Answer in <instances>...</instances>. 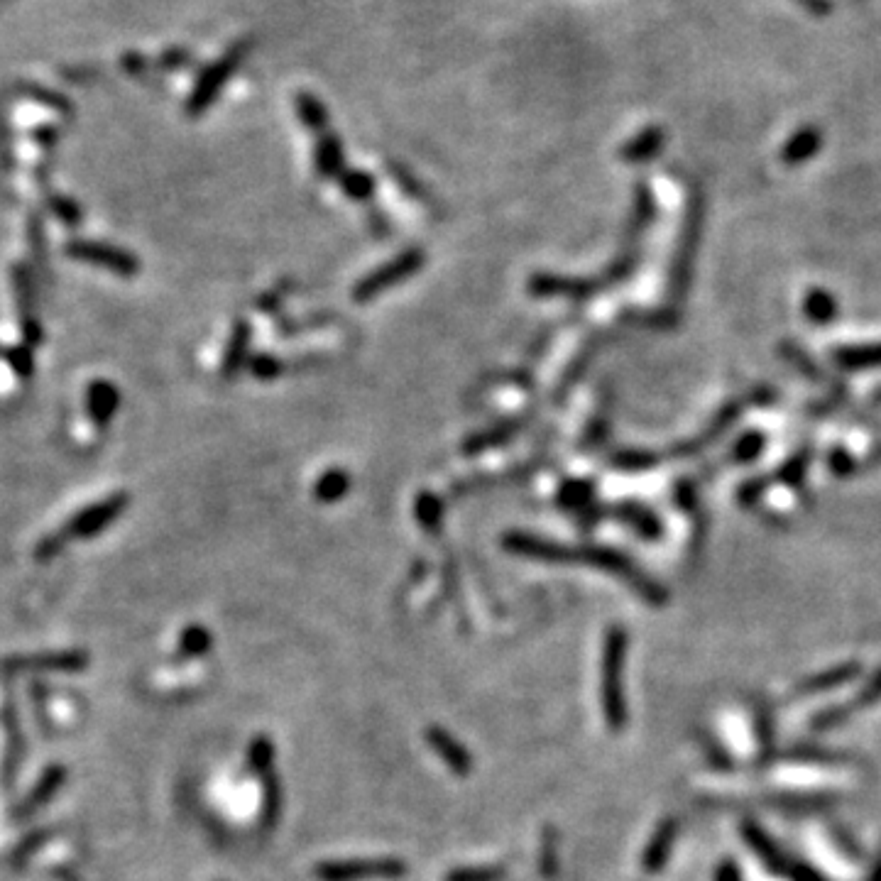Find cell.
<instances>
[{"mask_svg":"<svg viewBox=\"0 0 881 881\" xmlns=\"http://www.w3.org/2000/svg\"><path fill=\"white\" fill-rule=\"evenodd\" d=\"M627 644H629V634L625 629L617 625L607 629L605 649H603V688H600V696H603V713L612 732L625 730L629 718L625 688H622Z\"/></svg>","mask_w":881,"mask_h":881,"instance_id":"6da1fadb","label":"cell"},{"mask_svg":"<svg viewBox=\"0 0 881 881\" xmlns=\"http://www.w3.org/2000/svg\"><path fill=\"white\" fill-rule=\"evenodd\" d=\"M248 52H250L248 40L235 42V45L228 49L221 59H216L211 67H206L204 71H201L199 81H196L194 91H191L189 101H186V111H189V116H199V113H204L206 108L216 101L218 93H221L223 86L228 84V79H231L235 71H238L240 64H243V59L248 57Z\"/></svg>","mask_w":881,"mask_h":881,"instance_id":"7a4b0ae2","label":"cell"},{"mask_svg":"<svg viewBox=\"0 0 881 881\" xmlns=\"http://www.w3.org/2000/svg\"><path fill=\"white\" fill-rule=\"evenodd\" d=\"M700 231H703V196L696 194L691 196V204H688L681 243H678L676 260H673V270H671L673 297H683V292L688 289V279H691L693 260H696V250L700 243Z\"/></svg>","mask_w":881,"mask_h":881,"instance_id":"3957f363","label":"cell"},{"mask_svg":"<svg viewBox=\"0 0 881 881\" xmlns=\"http://www.w3.org/2000/svg\"><path fill=\"white\" fill-rule=\"evenodd\" d=\"M67 255L71 260L89 262V265H98L103 270L116 272L120 277H133L135 272H140V260L128 250H120L116 245L108 243H96V240H71L67 243Z\"/></svg>","mask_w":881,"mask_h":881,"instance_id":"277c9868","label":"cell"},{"mask_svg":"<svg viewBox=\"0 0 881 881\" xmlns=\"http://www.w3.org/2000/svg\"><path fill=\"white\" fill-rule=\"evenodd\" d=\"M407 872L402 859H355V862H326L316 869L321 881H360L390 879Z\"/></svg>","mask_w":881,"mask_h":881,"instance_id":"5b68a950","label":"cell"},{"mask_svg":"<svg viewBox=\"0 0 881 881\" xmlns=\"http://www.w3.org/2000/svg\"><path fill=\"white\" fill-rule=\"evenodd\" d=\"M125 507H128V495H123V492L106 497L103 502H96V505L74 514L67 522V527L62 529V534L67 539H89V536L101 534L108 524L116 522L120 514L125 512Z\"/></svg>","mask_w":881,"mask_h":881,"instance_id":"8992f818","label":"cell"},{"mask_svg":"<svg viewBox=\"0 0 881 881\" xmlns=\"http://www.w3.org/2000/svg\"><path fill=\"white\" fill-rule=\"evenodd\" d=\"M421 265H424V253H421V250H417V248L407 250V253L399 255L397 260L387 262V265H382L380 270L372 272L370 277H365L363 282H358V287L353 289V299L355 302H368V299L377 297L382 289H387V287H392V284H399L402 279L412 277Z\"/></svg>","mask_w":881,"mask_h":881,"instance_id":"52a82bcc","label":"cell"},{"mask_svg":"<svg viewBox=\"0 0 881 881\" xmlns=\"http://www.w3.org/2000/svg\"><path fill=\"white\" fill-rule=\"evenodd\" d=\"M13 289L20 311V328H23L25 346H42L45 343V331H42L40 319L35 316V287H32V275L25 265L13 267Z\"/></svg>","mask_w":881,"mask_h":881,"instance_id":"ba28073f","label":"cell"},{"mask_svg":"<svg viewBox=\"0 0 881 881\" xmlns=\"http://www.w3.org/2000/svg\"><path fill=\"white\" fill-rule=\"evenodd\" d=\"M877 700H881V669L874 673L872 681H869L855 698L847 700L845 705H837V708L823 710L820 715H815L813 730L820 732V730H830V727L842 725V722H845L847 718H852V715L859 713V710L869 708V705H874Z\"/></svg>","mask_w":881,"mask_h":881,"instance_id":"9c48e42d","label":"cell"},{"mask_svg":"<svg viewBox=\"0 0 881 881\" xmlns=\"http://www.w3.org/2000/svg\"><path fill=\"white\" fill-rule=\"evenodd\" d=\"M740 414H742V399H732V402H727L725 407H722L720 412L715 414L713 421H710L708 429H705L703 434L696 436V439H691V441H686V443H681V446L673 448L671 456L673 458H688V456H696V453H700V451H705V448H708L710 443L718 441L720 436L725 434V431L730 429V426L735 424L737 419H740Z\"/></svg>","mask_w":881,"mask_h":881,"instance_id":"30bf717a","label":"cell"},{"mask_svg":"<svg viewBox=\"0 0 881 881\" xmlns=\"http://www.w3.org/2000/svg\"><path fill=\"white\" fill-rule=\"evenodd\" d=\"M3 666L10 671H81L86 666V656L79 654V651L25 656V659L5 661Z\"/></svg>","mask_w":881,"mask_h":881,"instance_id":"8fae6325","label":"cell"},{"mask_svg":"<svg viewBox=\"0 0 881 881\" xmlns=\"http://www.w3.org/2000/svg\"><path fill=\"white\" fill-rule=\"evenodd\" d=\"M532 292L536 297H571V299H585L593 297V292L598 289V284L588 282V279H561L551 275H539L532 279Z\"/></svg>","mask_w":881,"mask_h":881,"instance_id":"7c38bea8","label":"cell"},{"mask_svg":"<svg viewBox=\"0 0 881 881\" xmlns=\"http://www.w3.org/2000/svg\"><path fill=\"white\" fill-rule=\"evenodd\" d=\"M120 407V392L116 385L106 380H96L89 385L86 392V409H89V417L96 426H106L113 419V414Z\"/></svg>","mask_w":881,"mask_h":881,"instance_id":"4fadbf2b","label":"cell"},{"mask_svg":"<svg viewBox=\"0 0 881 881\" xmlns=\"http://www.w3.org/2000/svg\"><path fill=\"white\" fill-rule=\"evenodd\" d=\"M742 835H744V840H747V845L754 850V855L762 859V864L766 869H771V872H776V874L789 872V867H791L789 859L781 855L779 847L771 842V837L766 835L759 825H754L752 820H747V823L742 825Z\"/></svg>","mask_w":881,"mask_h":881,"instance_id":"5bb4252c","label":"cell"},{"mask_svg":"<svg viewBox=\"0 0 881 881\" xmlns=\"http://www.w3.org/2000/svg\"><path fill=\"white\" fill-rule=\"evenodd\" d=\"M823 147V133H820L815 125H803L796 133L786 140V145L781 147V162L789 164V167H798V164L808 162L815 157V152Z\"/></svg>","mask_w":881,"mask_h":881,"instance_id":"9a60e30c","label":"cell"},{"mask_svg":"<svg viewBox=\"0 0 881 881\" xmlns=\"http://www.w3.org/2000/svg\"><path fill=\"white\" fill-rule=\"evenodd\" d=\"M664 142H666L664 130H661L659 125H649V128L639 130L632 140L622 145L620 157L629 164H644L659 155Z\"/></svg>","mask_w":881,"mask_h":881,"instance_id":"2e32d148","label":"cell"},{"mask_svg":"<svg viewBox=\"0 0 881 881\" xmlns=\"http://www.w3.org/2000/svg\"><path fill=\"white\" fill-rule=\"evenodd\" d=\"M833 363L845 372H859L881 368V343H862V346H842L830 353Z\"/></svg>","mask_w":881,"mask_h":881,"instance_id":"e0dca14e","label":"cell"},{"mask_svg":"<svg viewBox=\"0 0 881 881\" xmlns=\"http://www.w3.org/2000/svg\"><path fill=\"white\" fill-rule=\"evenodd\" d=\"M426 740H429L434 752L446 762L448 769L456 771V774L461 776L470 774V769H473V757H470V754L465 752L461 744L453 740L448 732L439 730V727H431V730L426 732Z\"/></svg>","mask_w":881,"mask_h":881,"instance_id":"ac0fdd59","label":"cell"},{"mask_svg":"<svg viewBox=\"0 0 881 881\" xmlns=\"http://www.w3.org/2000/svg\"><path fill=\"white\" fill-rule=\"evenodd\" d=\"M673 840H676V820L669 818L659 825V830H656L654 837H651L649 847L644 850L642 867L647 869V872L654 874L664 867L666 859H669V855H671Z\"/></svg>","mask_w":881,"mask_h":881,"instance_id":"d6986e66","label":"cell"},{"mask_svg":"<svg viewBox=\"0 0 881 881\" xmlns=\"http://www.w3.org/2000/svg\"><path fill=\"white\" fill-rule=\"evenodd\" d=\"M857 676H859V664L835 666V669L818 673V676H813L811 681L801 683L798 693H803V696H813V693L833 691V688H840V686H845V683L855 681Z\"/></svg>","mask_w":881,"mask_h":881,"instance_id":"ffe728a7","label":"cell"},{"mask_svg":"<svg viewBox=\"0 0 881 881\" xmlns=\"http://www.w3.org/2000/svg\"><path fill=\"white\" fill-rule=\"evenodd\" d=\"M316 172L324 179H333L343 172V145L338 140V135L326 133L324 138H319L316 145Z\"/></svg>","mask_w":881,"mask_h":881,"instance_id":"44dd1931","label":"cell"},{"mask_svg":"<svg viewBox=\"0 0 881 881\" xmlns=\"http://www.w3.org/2000/svg\"><path fill=\"white\" fill-rule=\"evenodd\" d=\"M615 514L622 519V522L632 524V529L642 536V539H659L661 536L659 517H656L654 512L644 510V507L637 505V502H625V505L617 507Z\"/></svg>","mask_w":881,"mask_h":881,"instance_id":"7402d4cb","label":"cell"},{"mask_svg":"<svg viewBox=\"0 0 881 881\" xmlns=\"http://www.w3.org/2000/svg\"><path fill=\"white\" fill-rule=\"evenodd\" d=\"M811 461H813L811 446L798 448L796 453H791V456L786 458L779 468H776L774 480H779V483L786 485V487H801L803 483H806V475H808V468H811Z\"/></svg>","mask_w":881,"mask_h":881,"instance_id":"603a6c76","label":"cell"},{"mask_svg":"<svg viewBox=\"0 0 881 881\" xmlns=\"http://www.w3.org/2000/svg\"><path fill=\"white\" fill-rule=\"evenodd\" d=\"M62 781H64V769H62V766H49V769L45 771V776H42V779L37 781L35 789H32L30 796L25 798L23 806L18 808L20 818H27V815L35 813L37 808H40L49 796H54V791H57L59 786H62Z\"/></svg>","mask_w":881,"mask_h":881,"instance_id":"cb8c5ba5","label":"cell"},{"mask_svg":"<svg viewBox=\"0 0 881 881\" xmlns=\"http://www.w3.org/2000/svg\"><path fill=\"white\" fill-rule=\"evenodd\" d=\"M803 314L811 324L825 326L837 316V302L828 289H811V292L803 297Z\"/></svg>","mask_w":881,"mask_h":881,"instance_id":"d4e9b609","label":"cell"},{"mask_svg":"<svg viewBox=\"0 0 881 881\" xmlns=\"http://www.w3.org/2000/svg\"><path fill=\"white\" fill-rule=\"evenodd\" d=\"M250 348V326L245 321H238L233 326L231 343L226 348V358H223V377H233L240 370V365L248 358Z\"/></svg>","mask_w":881,"mask_h":881,"instance_id":"484cf974","label":"cell"},{"mask_svg":"<svg viewBox=\"0 0 881 881\" xmlns=\"http://www.w3.org/2000/svg\"><path fill=\"white\" fill-rule=\"evenodd\" d=\"M781 355H784V358L789 360V363H791L793 368H796L798 372H801V375H806L808 380L818 382V385H825V382H830L828 377H825V372L818 368V363H815V360L811 358V355L806 353V350H801L798 346H793V343H784V346H781ZM830 385L837 387V385H842V382L833 380V382H830Z\"/></svg>","mask_w":881,"mask_h":881,"instance_id":"4316f807","label":"cell"},{"mask_svg":"<svg viewBox=\"0 0 881 881\" xmlns=\"http://www.w3.org/2000/svg\"><path fill=\"white\" fill-rule=\"evenodd\" d=\"M297 113L302 118V123L314 133H321V130L328 125V111L324 103L319 101L316 96L311 93H299L297 96Z\"/></svg>","mask_w":881,"mask_h":881,"instance_id":"83f0119b","label":"cell"},{"mask_svg":"<svg viewBox=\"0 0 881 881\" xmlns=\"http://www.w3.org/2000/svg\"><path fill=\"white\" fill-rule=\"evenodd\" d=\"M348 487H350V478L346 473H343V470H328V473H324L319 478V483H316V487H314V495H316V500L319 502H338L341 500L343 495H346L348 492Z\"/></svg>","mask_w":881,"mask_h":881,"instance_id":"f1b7e54d","label":"cell"},{"mask_svg":"<svg viewBox=\"0 0 881 881\" xmlns=\"http://www.w3.org/2000/svg\"><path fill=\"white\" fill-rule=\"evenodd\" d=\"M651 218H654V196H651V189L647 184H637V189H634V211H632V226H629V231H632V235L644 231V228L651 223Z\"/></svg>","mask_w":881,"mask_h":881,"instance_id":"f546056e","label":"cell"},{"mask_svg":"<svg viewBox=\"0 0 881 881\" xmlns=\"http://www.w3.org/2000/svg\"><path fill=\"white\" fill-rule=\"evenodd\" d=\"M764 446H766V436L762 434V431H747V434H742L740 439L735 441V446H732L730 461H735V463L757 461V458L762 456Z\"/></svg>","mask_w":881,"mask_h":881,"instance_id":"4dcf8cb0","label":"cell"},{"mask_svg":"<svg viewBox=\"0 0 881 881\" xmlns=\"http://www.w3.org/2000/svg\"><path fill=\"white\" fill-rule=\"evenodd\" d=\"M661 458L651 451H620L612 456V465L622 473H644V470L654 468Z\"/></svg>","mask_w":881,"mask_h":881,"instance_id":"1f68e13d","label":"cell"},{"mask_svg":"<svg viewBox=\"0 0 881 881\" xmlns=\"http://www.w3.org/2000/svg\"><path fill=\"white\" fill-rule=\"evenodd\" d=\"M593 500V483H585V480H576V483L563 485L561 490V505H566L573 512H588L585 507Z\"/></svg>","mask_w":881,"mask_h":881,"instance_id":"d6a6232c","label":"cell"},{"mask_svg":"<svg viewBox=\"0 0 881 881\" xmlns=\"http://www.w3.org/2000/svg\"><path fill=\"white\" fill-rule=\"evenodd\" d=\"M47 204H49V211H52L59 221L67 223V226H71V228L81 226V221H84V211H81V206L76 204L74 199H69V196L52 194L47 199Z\"/></svg>","mask_w":881,"mask_h":881,"instance_id":"836d02e7","label":"cell"},{"mask_svg":"<svg viewBox=\"0 0 881 881\" xmlns=\"http://www.w3.org/2000/svg\"><path fill=\"white\" fill-rule=\"evenodd\" d=\"M211 649V634L201 625H191L182 634L179 642V654L182 656H201Z\"/></svg>","mask_w":881,"mask_h":881,"instance_id":"e575fe53","label":"cell"},{"mask_svg":"<svg viewBox=\"0 0 881 881\" xmlns=\"http://www.w3.org/2000/svg\"><path fill=\"white\" fill-rule=\"evenodd\" d=\"M828 468L833 470L835 478H852V475L862 473V461L852 456L847 448H833L828 453Z\"/></svg>","mask_w":881,"mask_h":881,"instance_id":"d590c367","label":"cell"},{"mask_svg":"<svg viewBox=\"0 0 881 881\" xmlns=\"http://www.w3.org/2000/svg\"><path fill=\"white\" fill-rule=\"evenodd\" d=\"M341 186L350 199L365 201L375 191V179L365 172H343L341 174Z\"/></svg>","mask_w":881,"mask_h":881,"instance_id":"8d00e7d4","label":"cell"},{"mask_svg":"<svg viewBox=\"0 0 881 881\" xmlns=\"http://www.w3.org/2000/svg\"><path fill=\"white\" fill-rule=\"evenodd\" d=\"M441 514H443V510H441V502L436 500L434 495H421L419 500H417V517H419V522H421V527L426 529V532H439V524H441Z\"/></svg>","mask_w":881,"mask_h":881,"instance_id":"74e56055","label":"cell"},{"mask_svg":"<svg viewBox=\"0 0 881 881\" xmlns=\"http://www.w3.org/2000/svg\"><path fill=\"white\" fill-rule=\"evenodd\" d=\"M272 759H275V747L267 737H255L250 744V766L260 774H272Z\"/></svg>","mask_w":881,"mask_h":881,"instance_id":"f35d334b","label":"cell"},{"mask_svg":"<svg viewBox=\"0 0 881 881\" xmlns=\"http://www.w3.org/2000/svg\"><path fill=\"white\" fill-rule=\"evenodd\" d=\"M769 485H771V478H764V475H754V478L744 480V483L740 485V490H737V500H740V505H744V507H757L759 500H762V497L766 495V490H769Z\"/></svg>","mask_w":881,"mask_h":881,"instance_id":"ab89813d","label":"cell"},{"mask_svg":"<svg viewBox=\"0 0 881 881\" xmlns=\"http://www.w3.org/2000/svg\"><path fill=\"white\" fill-rule=\"evenodd\" d=\"M5 360H8L15 375L23 377V380H27L32 375V370H35V358H32V350L27 346L8 348L5 350Z\"/></svg>","mask_w":881,"mask_h":881,"instance_id":"60d3db41","label":"cell"},{"mask_svg":"<svg viewBox=\"0 0 881 881\" xmlns=\"http://www.w3.org/2000/svg\"><path fill=\"white\" fill-rule=\"evenodd\" d=\"M502 869H490V867H480V869H458V872L448 874L446 881H497L502 877Z\"/></svg>","mask_w":881,"mask_h":881,"instance_id":"b9f144b4","label":"cell"},{"mask_svg":"<svg viewBox=\"0 0 881 881\" xmlns=\"http://www.w3.org/2000/svg\"><path fill=\"white\" fill-rule=\"evenodd\" d=\"M64 544H67V536H64L62 532L49 534V536H45V539L40 541V544H37L35 556L40 558V561H49V558H54V556L59 554V551L64 549Z\"/></svg>","mask_w":881,"mask_h":881,"instance_id":"7bdbcfd3","label":"cell"},{"mask_svg":"<svg viewBox=\"0 0 881 881\" xmlns=\"http://www.w3.org/2000/svg\"><path fill=\"white\" fill-rule=\"evenodd\" d=\"M676 502L683 512H693L698 507V487L691 480H681L676 485Z\"/></svg>","mask_w":881,"mask_h":881,"instance_id":"ee69618b","label":"cell"},{"mask_svg":"<svg viewBox=\"0 0 881 881\" xmlns=\"http://www.w3.org/2000/svg\"><path fill=\"white\" fill-rule=\"evenodd\" d=\"M250 370L262 380H270V377L279 375V363L270 355H255V360H250Z\"/></svg>","mask_w":881,"mask_h":881,"instance_id":"f6af8a7d","label":"cell"},{"mask_svg":"<svg viewBox=\"0 0 881 881\" xmlns=\"http://www.w3.org/2000/svg\"><path fill=\"white\" fill-rule=\"evenodd\" d=\"M189 54L184 49H169L167 54H162L160 59V67L162 69H184L189 64Z\"/></svg>","mask_w":881,"mask_h":881,"instance_id":"bcb514c9","label":"cell"},{"mask_svg":"<svg viewBox=\"0 0 881 881\" xmlns=\"http://www.w3.org/2000/svg\"><path fill=\"white\" fill-rule=\"evenodd\" d=\"M786 874H789L791 881H825L818 872H813L808 864H791Z\"/></svg>","mask_w":881,"mask_h":881,"instance_id":"7dc6e473","label":"cell"},{"mask_svg":"<svg viewBox=\"0 0 881 881\" xmlns=\"http://www.w3.org/2000/svg\"><path fill=\"white\" fill-rule=\"evenodd\" d=\"M740 869L732 859H725V862L718 867V874H715V881H740Z\"/></svg>","mask_w":881,"mask_h":881,"instance_id":"c3c4849f","label":"cell"},{"mask_svg":"<svg viewBox=\"0 0 881 881\" xmlns=\"http://www.w3.org/2000/svg\"><path fill=\"white\" fill-rule=\"evenodd\" d=\"M752 402L759 404V407H764V404H774L776 402V390H774V387H757V390L752 392Z\"/></svg>","mask_w":881,"mask_h":881,"instance_id":"681fc988","label":"cell"},{"mask_svg":"<svg viewBox=\"0 0 881 881\" xmlns=\"http://www.w3.org/2000/svg\"><path fill=\"white\" fill-rule=\"evenodd\" d=\"M877 465H881V448H874L867 461H862V468H877Z\"/></svg>","mask_w":881,"mask_h":881,"instance_id":"f907efd6","label":"cell"},{"mask_svg":"<svg viewBox=\"0 0 881 881\" xmlns=\"http://www.w3.org/2000/svg\"><path fill=\"white\" fill-rule=\"evenodd\" d=\"M872 402H874V404H881V387H877V390H874Z\"/></svg>","mask_w":881,"mask_h":881,"instance_id":"816d5d0a","label":"cell"},{"mask_svg":"<svg viewBox=\"0 0 881 881\" xmlns=\"http://www.w3.org/2000/svg\"><path fill=\"white\" fill-rule=\"evenodd\" d=\"M872 881H881V864L877 867V872H874V877H872Z\"/></svg>","mask_w":881,"mask_h":881,"instance_id":"f5cc1de1","label":"cell"}]
</instances>
